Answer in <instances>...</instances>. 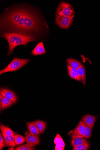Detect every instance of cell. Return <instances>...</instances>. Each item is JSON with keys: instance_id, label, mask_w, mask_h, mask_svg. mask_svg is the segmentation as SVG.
Listing matches in <instances>:
<instances>
[{"instance_id": "9a60e30c", "label": "cell", "mask_w": 100, "mask_h": 150, "mask_svg": "<svg viewBox=\"0 0 100 150\" xmlns=\"http://www.w3.org/2000/svg\"><path fill=\"white\" fill-rule=\"evenodd\" d=\"M15 134L10 136L3 135V137L6 144V146L13 147L17 145L15 141Z\"/></svg>"}, {"instance_id": "f546056e", "label": "cell", "mask_w": 100, "mask_h": 150, "mask_svg": "<svg viewBox=\"0 0 100 150\" xmlns=\"http://www.w3.org/2000/svg\"><path fill=\"white\" fill-rule=\"evenodd\" d=\"M64 147H61L57 149H56V150H64Z\"/></svg>"}, {"instance_id": "52a82bcc", "label": "cell", "mask_w": 100, "mask_h": 150, "mask_svg": "<svg viewBox=\"0 0 100 150\" xmlns=\"http://www.w3.org/2000/svg\"><path fill=\"white\" fill-rule=\"evenodd\" d=\"M0 93L2 96L16 103L17 102L18 98L16 94L12 91L4 88H1Z\"/></svg>"}, {"instance_id": "6da1fadb", "label": "cell", "mask_w": 100, "mask_h": 150, "mask_svg": "<svg viewBox=\"0 0 100 150\" xmlns=\"http://www.w3.org/2000/svg\"><path fill=\"white\" fill-rule=\"evenodd\" d=\"M2 37L6 39L9 45L8 55L13 53L14 49L20 45L26 46L28 43L36 41V37L27 35L16 33H6L2 34Z\"/></svg>"}, {"instance_id": "e0dca14e", "label": "cell", "mask_w": 100, "mask_h": 150, "mask_svg": "<svg viewBox=\"0 0 100 150\" xmlns=\"http://www.w3.org/2000/svg\"><path fill=\"white\" fill-rule=\"evenodd\" d=\"M1 129L3 135L10 136L15 135V133L10 128L1 124Z\"/></svg>"}, {"instance_id": "ba28073f", "label": "cell", "mask_w": 100, "mask_h": 150, "mask_svg": "<svg viewBox=\"0 0 100 150\" xmlns=\"http://www.w3.org/2000/svg\"><path fill=\"white\" fill-rule=\"evenodd\" d=\"M27 144L33 146H35L40 143V139L38 136L32 135L29 133L25 136Z\"/></svg>"}, {"instance_id": "7402d4cb", "label": "cell", "mask_w": 100, "mask_h": 150, "mask_svg": "<svg viewBox=\"0 0 100 150\" xmlns=\"http://www.w3.org/2000/svg\"><path fill=\"white\" fill-rule=\"evenodd\" d=\"M82 124L84 126L85 129L84 138L86 139H89L91 138L92 133V129L86 125L82 121Z\"/></svg>"}, {"instance_id": "8992f818", "label": "cell", "mask_w": 100, "mask_h": 150, "mask_svg": "<svg viewBox=\"0 0 100 150\" xmlns=\"http://www.w3.org/2000/svg\"><path fill=\"white\" fill-rule=\"evenodd\" d=\"M74 10L72 6L65 2L61 3L57 9V15L67 16L72 15L74 14Z\"/></svg>"}, {"instance_id": "5bb4252c", "label": "cell", "mask_w": 100, "mask_h": 150, "mask_svg": "<svg viewBox=\"0 0 100 150\" xmlns=\"http://www.w3.org/2000/svg\"><path fill=\"white\" fill-rule=\"evenodd\" d=\"M79 73L81 82L85 86L86 85V71L84 66L82 64H81L79 69H77Z\"/></svg>"}, {"instance_id": "277c9868", "label": "cell", "mask_w": 100, "mask_h": 150, "mask_svg": "<svg viewBox=\"0 0 100 150\" xmlns=\"http://www.w3.org/2000/svg\"><path fill=\"white\" fill-rule=\"evenodd\" d=\"M30 60V59H22L14 57L5 69L0 71V75L7 72L18 71L29 63Z\"/></svg>"}, {"instance_id": "7c38bea8", "label": "cell", "mask_w": 100, "mask_h": 150, "mask_svg": "<svg viewBox=\"0 0 100 150\" xmlns=\"http://www.w3.org/2000/svg\"><path fill=\"white\" fill-rule=\"evenodd\" d=\"M71 141V145L73 147L80 145L84 143L88 142L86 139L83 136L73 134Z\"/></svg>"}, {"instance_id": "603a6c76", "label": "cell", "mask_w": 100, "mask_h": 150, "mask_svg": "<svg viewBox=\"0 0 100 150\" xmlns=\"http://www.w3.org/2000/svg\"><path fill=\"white\" fill-rule=\"evenodd\" d=\"M33 146L28 144L20 145L16 148V150H34L35 149Z\"/></svg>"}, {"instance_id": "5b68a950", "label": "cell", "mask_w": 100, "mask_h": 150, "mask_svg": "<svg viewBox=\"0 0 100 150\" xmlns=\"http://www.w3.org/2000/svg\"><path fill=\"white\" fill-rule=\"evenodd\" d=\"M74 15L67 16L57 15L55 22L61 28L67 29L72 23Z\"/></svg>"}, {"instance_id": "f1b7e54d", "label": "cell", "mask_w": 100, "mask_h": 150, "mask_svg": "<svg viewBox=\"0 0 100 150\" xmlns=\"http://www.w3.org/2000/svg\"><path fill=\"white\" fill-rule=\"evenodd\" d=\"M61 147H62L61 144V143L60 142H59V143L56 144L55 150H56V149H57Z\"/></svg>"}, {"instance_id": "8fae6325", "label": "cell", "mask_w": 100, "mask_h": 150, "mask_svg": "<svg viewBox=\"0 0 100 150\" xmlns=\"http://www.w3.org/2000/svg\"><path fill=\"white\" fill-rule=\"evenodd\" d=\"M46 53V51L43 42L38 43L31 52L32 55L35 56L42 55Z\"/></svg>"}, {"instance_id": "484cf974", "label": "cell", "mask_w": 100, "mask_h": 150, "mask_svg": "<svg viewBox=\"0 0 100 150\" xmlns=\"http://www.w3.org/2000/svg\"><path fill=\"white\" fill-rule=\"evenodd\" d=\"M68 72L70 77L76 80H77V78L76 74L73 71L68 70Z\"/></svg>"}, {"instance_id": "83f0119b", "label": "cell", "mask_w": 100, "mask_h": 150, "mask_svg": "<svg viewBox=\"0 0 100 150\" xmlns=\"http://www.w3.org/2000/svg\"><path fill=\"white\" fill-rule=\"evenodd\" d=\"M60 142L61 143L62 147H65V143L62 138L61 137L60 139Z\"/></svg>"}, {"instance_id": "ac0fdd59", "label": "cell", "mask_w": 100, "mask_h": 150, "mask_svg": "<svg viewBox=\"0 0 100 150\" xmlns=\"http://www.w3.org/2000/svg\"><path fill=\"white\" fill-rule=\"evenodd\" d=\"M67 62L69 65L76 69H78L81 66V63L79 61L72 59H68Z\"/></svg>"}, {"instance_id": "cb8c5ba5", "label": "cell", "mask_w": 100, "mask_h": 150, "mask_svg": "<svg viewBox=\"0 0 100 150\" xmlns=\"http://www.w3.org/2000/svg\"><path fill=\"white\" fill-rule=\"evenodd\" d=\"M67 68L68 70H69L74 71L76 74L77 75V81H81L80 76L77 69H74V68L71 67L69 65H68L67 66Z\"/></svg>"}, {"instance_id": "ffe728a7", "label": "cell", "mask_w": 100, "mask_h": 150, "mask_svg": "<svg viewBox=\"0 0 100 150\" xmlns=\"http://www.w3.org/2000/svg\"><path fill=\"white\" fill-rule=\"evenodd\" d=\"M91 144L87 142L80 145L73 147V150H87L89 149Z\"/></svg>"}, {"instance_id": "9c48e42d", "label": "cell", "mask_w": 100, "mask_h": 150, "mask_svg": "<svg viewBox=\"0 0 100 150\" xmlns=\"http://www.w3.org/2000/svg\"><path fill=\"white\" fill-rule=\"evenodd\" d=\"M96 119V117L90 115H86L82 118L84 123L92 129L94 125Z\"/></svg>"}, {"instance_id": "4316f807", "label": "cell", "mask_w": 100, "mask_h": 150, "mask_svg": "<svg viewBox=\"0 0 100 150\" xmlns=\"http://www.w3.org/2000/svg\"><path fill=\"white\" fill-rule=\"evenodd\" d=\"M61 137V136L59 133L57 134L54 140V143L55 145L60 142Z\"/></svg>"}, {"instance_id": "3957f363", "label": "cell", "mask_w": 100, "mask_h": 150, "mask_svg": "<svg viewBox=\"0 0 100 150\" xmlns=\"http://www.w3.org/2000/svg\"><path fill=\"white\" fill-rule=\"evenodd\" d=\"M23 8H16L9 11L1 20V23L13 29L22 17Z\"/></svg>"}, {"instance_id": "30bf717a", "label": "cell", "mask_w": 100, "mask_h": 150, "mask_svg": "<svg viewBox=\"0 0 100 150\" xmlns=\"http://www.w3.org/2000/svg\"><path fill=\"white\" fill-rule=\"evenodd\" d=\"M26 124L28 131L31 135L39 136L41 133L38 129L35 122H27Z\"/></svg>"}, {"instance_id": "44dd1931", "label": "cell", "mask_w": 100, "mask_h": 150, "mask_svg": "<svg viewBox=\"0 0 100 150\" xmlns=\"http://www.w3.org/2000/svg\"><path fill=\"white\" fill-rule=\"evenodd\" d=\"M15 142L17 145L21 144L25 142L26 139L25 137L22 135L16 134L15 135Z\"/></svg>"}, {"instance_id": "2e32d148", "label": "cell", "mask_w": 100, "mask_h": 150, "mask_svg": "<svg viewBox=\"0 0 100 150\" xmlns=\"http://www.w3.org/2000/svg\"><path fill=\"white\" fill-rule=\"evenodd\" d=\"M14 104L15 103L13 101L2 96L1 102L0 103V108L1 110L2 109L7 108Z\"/></svg>"}, {"instance_id": "7a4b0ae2", "label": "cell", "mask_w": 100, "mask_h": 150, "mask_svg": "<svg viewBox=\"0 0 100 150\" xmlns=\"http://www.w3.org/2000/svg\"><path fill=\"white\" fill-rule=\"evenodd\" d=\"M38 18L31 10L24 8V18L23 32L24 33L38 31L40 28Z\"/></svg>"}, {"instance_id": "d4e9b609", "label": "cell", "mask_w": 100, "mask_h": 150, "mask_svg": "<svg viewBox=\"0 0 100 150\" xmlns=\"http://www.w3.org/2000/svg\"><path fill=\"white\" fill-rule=\"evenodd\" d=\"M6 146V144L2 137L1 134L0 133V150H1L5 146Z\"/></svg>"}, {"instance_id": "d6986e66", "label": "cell", "mask_w": 100, "mask_h": 150, "mask_svg": "<svg viewBox=\"0 0 100 150\" xmlns=\"http://www.w3.org/2000/svg\"><path fill=\"white\" fill-rule=\"evenodd\" d=\"M35 122V124L39 131L41 133L43 132L46 127L45 122L43 121H36Z\"/></svg>"}, {"instance_id": "4fadbf2b", "label": "cell", "mask_w": 100, "mask_h": 150, "mask_svg": "<svg viewBox=\"0 0 100 150\" xmlns=\"http://www.w3.org/2000/svg\"><path fill=\"white\" fill-rule=\"evenodd\" d=\"M85 133V128L82 124V120H81L79 122L77 127L74 129L73 134L83 136L84 137Z\"/></svg>"}]
</instances>
